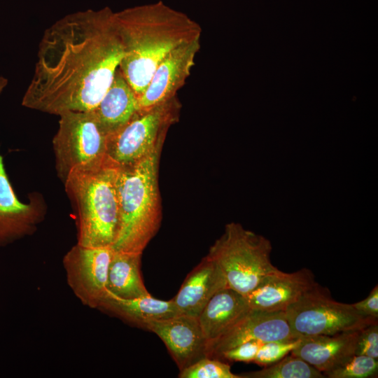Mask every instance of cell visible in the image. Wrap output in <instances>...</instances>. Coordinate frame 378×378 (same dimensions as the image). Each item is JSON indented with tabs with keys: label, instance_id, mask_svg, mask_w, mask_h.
Returning a JSON list of instances; mask_svg holds the SVG:
<instances>
[{
	"label": "cell",
	"instance_id": "ba28073f",
	"mask_svg": "<svg viewBox=\"0 0 378 378\" xmlns=\"http://www.w3.org/2000/svg\"><path fill=\"white\" fill-rule=\"evenodd\" d=\"M59 116L52 146L58 175L64 181L74 169L106 160L108 136L92 111H67Z\"/></svg>",
	"mask_w": 378,
	"mask_h": 378
},
{
	"label": "cell",
	"instance_id": "ac0fdd59",
	"mask_svg": "<svg viewBox=\"0 0 378 378\" xmlns=\"http://www.w3.org/2000/svg\"><path fill=\"white\" fill-rule=\"evenodd\" d=\"M250 309L246 298L237 291L227 287L217 292L197 316L206 345L220 337Z\"/></svg>",
	"mask_w": 378,
	"mask_h": 378
},
{
	"label": "cell",
	"instance_id": "83f0119b",
	"mask_svg": "<svg viewBox=\"0 0 378 378\" xmlns=\"http://www.w3.org/2000/svg\"><path fill=\"white\" fill-rule=\"evenodd\" d=\"M8 84L7 78L0 76V94Z\"/></svg>",
	"mask_w": 378,
	"mask_h": 378
},
{
	"label": "cell",
	"instance_id": "ffe728a7",
	"mask_svg": "<svg viewBox=\"0 0 378 378\" xmlns=\"http://www.w3.org/2000/svg\"><path fill=\"white\" fill-rule=\"evenodd\" d=\"M141 253L113 250L108 272V293L122 299L150 295L141 276Z\"/></svg>",
	"mask_w": 378,
	"mask_h": 378
},
{
	"label": "cell",
	"instance_id": "2e32d148",
	"mask_svg": "<svg viewBox=\"0 0 378 378\" xmlns=\"http://www.w3.org/2000/svg\"><path fill=\"white\" fill-rule=\"evenodd\" d=\"M139 110L138 97L118 68L106 93L92 111L109 136L123 127Z\"/></svg>",
	"mask_w": 378,
	"mask_h": 378
},
{
	"label": "cell",
	"instance_id": "603a6c76",
	"mask_svg": "<svg viewBox=\"0 0 378 378\" xmlns=\"http://www.w3.org/2000/svg\"><path fill=\"white\" fill-rule=\"evenodd\" d=\"M179 378H241L231 372L230 365L222 360L204 357L180 370Z\"/></svg>",
	"mask_w": 378,
	"mask_h": 378
},
{
	"label": "cell",
	"instance_id": "7c38bea8",
	"mask_svg": "<svg viewBox=\"0 0 378 378\" xmlns=\"http://www.w3.org/2000/svg\"><path fill=\"white\" fill-rule=\"evenodd\" d=\"M144 329L156 334L164 343L181 370L206 356V340L197 317L178 314L150 321Z\"/></svg>",
	"mask_w": 378,
	"mask_h": 378
},
{
	"label": "cell",
	"instance_id": "44dd1931",
	"mask_svg": "<svg viewBox=\"0 0 378 378\" xmlns=\"http://www.w3.org/2000/svg\"><path fill=\"white\" fill-rule=\"evenodd\" d=\"M241 378H324L325 375L301 358L290 353L280 360L257 371L240 374Z\"/></svg>",
	"mask_w": 378,
	"mask_h": 378
},
{
	"label": "cell",
	"instance_id": "7402d4cb",
	"mask_svg": "<svg viewBox=\"0 0 378 378\" xmlns=\"http://www.w3.org/2000/svg\"><path fill=\"white\" fill-rule=\"evenodd\" d=\"M377 373V359L354 354L323 374L328 378H372Z\"/></svg>",
	"mask_w": 378,
	"mask_h": 378
},
{
	"label": "cell",
	"instance_id": "5bb4252c",
	"mask_svg": "<svg viewBox=\"0 0 378 378\" xmlns=\"http://www.w3.org/2000/svg\"><path fill=\"white\" fill-rule=\"evenodd\" d=\"M227 287L221 269L206 255L187 275L171 300L180 314L197 317L209 300Z\"/></svg>",
	"mask_w": 378,
	"mask_h": 378
},
{
	"label": "cell",
	"instance_id": "277c9868",
	"mask_svg": "<svg viewBox=\"0 0 378 378\" xmlns=\"http://www.w3.org/2000/svg\"><path fill=\"white\" fill-rule=\"evenodd\" d=\"M118 165L102 163L71 170L63 181L76 209L77 244L112 247L118 232L120 209Z\"/></svg>",
	"mask_w": 378,
	"mask_h": 378
},
{
	"label": "cell",
	"instance_id": "7a4b0ae2",
	"mask_svg": "<svg viewBox=\"0 0 378 378\" xmlns=\"http://www.w3.org/2000/svg\"><path fill=\"white\" fill-rule=\"evenodd\" d=\"M114 20L123 48L119 69L137 97L171 50L202 34L199 23L162 1L114 13Z\"/></svg>",
	"mask_w": 378,
	"mask_h": 378
},
{
	"label": "cell",
	"instance_id": "cb8c5ba5",
	"mask_svg": "<svg viewBox=\"0 0 378 378\" xmlns=\"http://www.w3.org/2000/svg\"><path fill=\"white\" fill-rule=\"evenodd\" d=\"M300 342L301 337H295L265 342L260 348L253 363L262 367L272 365L291 353Z\"/></svg>",
	"mask_w": 378,
	"mask_h": 378
},
{
	"label": "cell",
	"instance_id": "8992f818",
	"mask_svg": "<svg viewBox=\"0 0 378 378\" xmlns=\"http://www.w3.org/2000/svg\"><path fill=\"white\" fill-rule=\"evenodd\" d=\"M285 314L293 334L300 337L357 331L377 322L352 305L335 300L318 283L290 304Z\"/></svg>",
	"mask_w": 378,
	"mask_h": 378
},
{
	"label": "cell",
	"instance_id": "9a60e30c",
	"mask_svg": "<svg viewBox=\"0 0 378 378\" xmlns=\"http://www.w3.org/2000/svg\"><path fill=\"white\" fill-rule=\"evenodd\" d=\"M40 217L34 207L18 199L0 153V246L31 234Z\"/></svg>",
	"mask_w": 378,
	"mask_h": 378
},
{
	"label": "cell",
	"instance_id": "4fadbf2b",
	"mask_svg": "<svg viewBox=\"0 0 378 378\" xmlns=\"http://www.w3.org/2000/svg\"><path fill=\"white\" fill-rule=\"evenodd\" d=\"M316 284L314 274L307 268L291 273L279 270L265 276L244 297L252 309L285 312Z\"/></svg>",
	"mask_w": 378,
	"mask_h": 378
},
{
	"label": "cell",
	"instance_id": "5b68a950",
	"mask_svg": "<svg viewBox=\"0 0 378 378\" xmlns=\"http://www.w3.org/2000/svg\"><path fill=\"white\" fill-rule=\"evenodd\" d=\"M272 244L265 237L230 223L207 255L221 269L227 286L244 296L279 269L270 260Z\"/></svg>",
	"mask_w": 378,
	"mask_h": 378
},
{
	"label": "cell",
	"instance_id": "6da1fadb",
	"mask_svg": "<svg viewBox=\"0 0 378 378\" xmlns=\"http://www.w3.org/2000/svg\"><path fill=\"white\" fill-rule=\"evenodd\" d=\"M122 57L110 8L67 15L44 31L22 104L57 115L92 111L110 86Z\"/></svg>",
	"mask_w": 378,
	"mask_h": 378
},
{
	"label": "cell",
	"instance_id": "4316f807",
	"mask_svg": "<svg viewBox=\"0 0 378 378\" xmlns=\"http://www.w3.org/2000/svg\"><path fill=\"white\" fill-rule=\"evenodd\" d=\"M361 314L378 319V286L376 285L368 297L363 300L352 304Z\"/></svg>",
	"mask_w": 378,
	"mask_h": 378
},
{
	"label": "cell",
	"instance_id": "52a82bcc",
	"mask_svg": "<svg viewBox=\"0 0 378 378\" xmlns=\"http://www.w3.org/2000/svg\"><path fill=\"white\" fill-rule=\"evenodd\" d=\"M177 96L146 110H139L120 130L107 137L106 155L118 166L133 164L165 139L169 127L178 120Z\"/></svg>",
	"mask_w": 378,
	"mask_h": 378
},
{
	"label": "cell",
	"instance_id": "8fae6325",
	"mask_svg": "<svg viewBox=\"0 0 378 378\" xmlns=\"http://www.w3.org/2000/svg\"><path fill=\"white\" fill-rule=\"evenodd\" d=\"M200 48L201 38H198L177 46L163 58L138 97L139 110L148 109L176 96L191 74Z\"/></svg>",
	"mask_w": 378,
	"mask_h": 378
},
{
	"label": "cell",
	"instance_id": "9c48e42d",
	"mask_svg": "<svg viewBox=\"0 0 378 378\" xmlns=\"http://www.w3.org/2000/svg\"><path fill=\"white\" fill-rule=\"evenodd\" d=\"M113 250L76 244L62 259L69 287L85 306L97 309L107 293L108 272Z\"/></svg>",
	"mask_w": 378,
	"mask_h": 378
},
{
	"label": "cell",
	"instance_id": "30bf717a",
	"mask_svg": "<svg viewBox=\"0 0 378 378\" xmlns=\"http://www.w3.org/2000/svg\"><path fill=\"white\" fill-rule=\"evenodd\" d=\"M295 336L285 312H265L251 309L216 340L207 344L206 356L220 359L222 354L249 341L263 343L290 340Z\"/></svg>",
	"mask_w": 378,
	"mask_h": 378
},
{
	"label": "cell",
	"instance_id": "3957f363",
	"mask_svg": "<svg viewBox=\"0 0 378 378\" xmlns=\"http://www.w3.org/2000/svg\"><path fill=\"white\" fill-rule=\"evenodd\" d=\"M163 142L137 162L118 166L117 188L120 216L112 248L143 253L162 220L158 166Z\"/></svg>",
	"mask_w": 378,
	"mask_h": 378
},
{
	"label": "cell",
	"instance_id": "d6986e66",
	"mask_svg": "<svg viewBox=\"0 0 378 378\" xmlns=\"http://www.w3.org/2000/svg\"><path fill=\"white\" fill-rule=\"evenodd\" d=\"M97 309L144 329L150 321L162 320L180 314L172 300H158L151 295L122 299L108 292Z\"/></svg>",
	"mask_w": 378,
	"mask_h": 378
},
{
	"label": "cell",
	"instance_id": "d4e9b609",
	"mask_svg": "<svg viewBox=\"0 0 378 378\" xmlns=\"http://www.w3.org/2000/svg\"><path fill=\"white\" fill-rule=\"evenodd\" d=\"M354 354L378 359L377 322L368 325L358 331Z\"/></svg>",
	"mask_w": 378,
	"mask_h": 378
},
{
	"label": "cell",
	"instance_id": "e0dca14e",
	"mask_svg": "<svg viewBox=\"0 0 378 378\" xmlns=\"http://www.w3.org/2000/svg\"><path fill=\"white\" fill-rule=\"evenodd\" d=\"M358 331L302 337L291 354L323 373L354 355Z\"/></svg>",
	"mask_w": 378,
	"mask_h": 378
},
{
	"label": "cell",
	"instance_id": "484cf974",
	"mask_svg": "<svg viewBox=\"0 0 378 378\" xmlns=\"http://www.w3.org/2000/svg\"><path fill=\"white\" fill-rule=\"evenodd\" d=\"M263 342L249 341L232 348L222 354L220 360L231 362H253Z\"/></svg>",
	"mask_w": 378,
	"mask_h": 378
}]
</instances>
